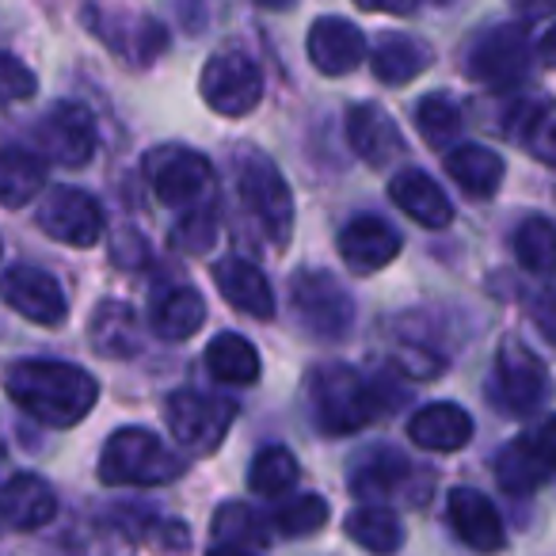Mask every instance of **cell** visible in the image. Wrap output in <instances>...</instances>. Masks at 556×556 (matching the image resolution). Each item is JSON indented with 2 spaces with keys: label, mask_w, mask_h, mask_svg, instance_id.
I'll return each instance as SVG.
<instances>
[{
  "label": "cell",
  "mask_w": 556,
  "mask_h": 556,
  "mask_svg": "<svg viewBox=\"0 0 556 556\" xmlns=\"http://www.w3.org/2000/svg\"><path fill=\"white\" fill-rule=\"evenodd\" d=\"M309 408L325 434H355L378 416V393L348 363H320L309 374Z\"/></svg>",
  "instance_id": "obj_2"
},
{
  "label": "cell",
  "mask_w": 556,
  "mask_h": 556,
  "mask_svg": "<svg viewBox=\"0 0 556 556\" xmlns=\"http://www.w3.org/2000/svg\"><path fill=\"white\" fill-rule=\"evenodd\" d=\"M39 229L70 248H92L103 237V206L77 187H54L39 206Z\"/></svg>",
  "instance_id": "obj_12"
},
{
  "label": "cell",
  "mask_w": 556,
  "mask_h": 556,
  "mask_svg": "<svg viewBox=\"0 0 556 556\" xmlns=\"http://www.w3.org/2000/svg\"><path fill=\"white\" fill-rule=\"evenodd\" d=\"M214 237H217V214L210 206L187 214L176 225V232H172V240L179 248H187V252H206V248H214Z\"/></svg>",
  "instance_id": "obj_38"
},
{
  "label": "cell",
  "mask_w": 556,
  "mask_h": 556,
  "mask_svg": "<svg viewBox=\"0 0 556 556\" xmlns=\"http://www.w3.org/2000/svg\"><path fill=\"white\" fill-rule=\"evenodd\" d=\"M325 522H328V503L313 492L294 495V500H287L270 515V526H275L282 538H309V533L325 530Z\"/></svg>",
  "instance_id": "obj_34"
},
{
  "label": "cell",
  "mask_w": 556,
  "mask_h": 556,
  "mask_svg": "<svg viewBox=\"0 0 556 556\" xmlns=\"http://www.w3.org/2000/svg\"><path fill=\"white\" fill-rule=\"evenodd\" d=\"M214 538L217 545H232V548H248V545H263L267 530H263L260 515L244 503H225L222 510L214 515Z\"/></svg>",
  "instance_id": "obj_36"
},
{
  "label": "cell",
  "mask_w": 556,
  "mask_h": 556,
  "mask_svg": "<svg viewBox=\"0 0 556 556\" xmlns=\"http://www.w3.org/2000/svg\"><path fill=\"white\" fill-rule=\"evenodd\" d=\"M389 199H393L412 222L424 225V229H446V225L454 222V206H450L446 191L419 168L396 172L393 184H389Z\"/></svg>",
  "instance_id": "obj_19"
},
{
  "label": "cell",
  "mask_w": 556,
  "mask_h": 556,
  "mask_svg": "<svg viewBox=\"0 0 556 556\" xmlns=\"http://www.w3.org/2000/svg\"><path fill=\"white\" fill-rule=\"evenodd\" d=\"M548 477L545 457L538 454L533 439H518L495 454V480L507 495H533Z\"/></svg>",
  "instance_id": "obj_29"
},
{
  "label": "cell",
  "mask_w": 556,
  "mask_h": 556,
  "mask_svg": "<svg viewBox=\"0 0 556 556\" xmlns=\"http://www.w3.org/2000/svg\"><path fill=\"white\" fill-rule=\"evenodd\" d=\"M164 419H168L172 439L191 454H210L214 446H222L225 431L237 419V404L225 396H206L194 389H179L164 404Z\"/></svg>",
  "instance_id": "obj_9"
},
{
  "label": "cell",
  "mask_w": 556,
  "mask_h": 556,
  "mask_svg": "<svg viewBox=\"0 0 556 556\" xmlns=\"http://www.w3.org/2000/svg\"><path fill=\"white\" fill-rule=\"evenodd\" d=\"M553 393V378H548L545 363L533 355L526 343L503 340L495 351L492 381H488V401L503 412V416H533Z\"/></svg>",
  "instance_id": "obj_4"
},
{
  "label": "cell",
  "mask_w": 556,
  "mask_h": 556,
  "mask_svg": "<svg viewBox=\"0 0 556 556\" xmlns=\"http://www.w3.org/2000/svg\"><path fill=\"white\" fill-rule=\"evenodd\" d=\"M240 199L260 222L263 237L275 248H287L294 240V194L287 187V176L260 153H244L237 164Z\"/></svg>",
  "instance_id": "obj_5"
},
{
  "label": "cell",
  "mask_w": 556,
  "mask_h": 556,
  "mask_svg": "<svg viewBox=\"0 0 556 556\" xmlns=\"http://www.w3.org/2000/svg\"><path fill=\"white\" fill-rule=\"evenodd\" d=\"M507 4L522 20H541V16H553L556 12V0H507Z\"/></svg>",
  "instance_id": "obj_42"
},
{
  "label": "cell",
  "mask_w": 556,
  "mask_h": 556,
  "mask_svg": "<svg viewBox=\"0 0 556 556\" xmlns=\"http://www.w3.org/2000/svg\"><path fill=\"white\" fill-rule=\"evenodd\" d=\"M416 488V469L401 450L374 446L355 457L351 465V492L370 495V500H408L419 503L424 495L412 492Z\"/></svg>",
  "instance_id": "obj_14"
},
{
  "label": "cell",
  "mask_w": 556,
  "mask_h": 556,
  "mask_svg": "<svg viewBox=\"0 0 556 556\" xmlns=\"http://www.w3.org/2000/svg\"><path fill=\"white\" fill-rule=\"evenodd\" d=\"M408 434L419 450L431 454H457L462 446H469L472 439V419L457 404H427L412 416Z\"/></svg>",
  "instance_id": "obj_21"
},
{
  "label": "cell",
  "mask_w": 556,
  "mask_h": 556,
  "mask_svg": "<svg viewBox=\"0 0 556 556\" xmlns=\"http://www.w3.org/2000/svg\"><path fill=\"white\" fill-rule=\"evenodd\" d=\"M206 325V302L199 290L191 287H172L156 294L153 302V332L168 343L191 340L199 328Z\"/></svg>",
  "instance_id": "obj_27"
},
{
  "label": "cell",
  "mask_w": 556,
  "mask_h": 556,
  "mask_svg": "<svg viewBox=\"0 0 556 556\" xmlns=\"http://www.w3.org/2000/svg\"><path fill=\"white\" fill-rule=\"evenodd\" d=\"M146 176L153 184V194L164 206H194L206 199L210 184H214V168L202 153L184 146H156L146 156Z\"/></svg>",
  "instance_id": "obj_10"
},
{
  "label": "cell",
  "mask_w": 556,
  "mask_h": 556,
  "mask_svg": "<svg viewBox=\"0 0 556 556\" xmlns=\"http://www.w3.org/2000/svg\"><path fill=\"white\" fill-rule=\"evenodd\" d=\"M340 255L355 275H374L401 255V232L378 214H358L340 229Z\"/></svg>",
  "instance_id": "obj_16"
},
{
  "label": "cell",
  "mask_w": 556,
  "mask_h": 556,
  "mask_svg": "<svg viewBox=\"0 0 556 556\" xmlns=\"http://www.w3.org/2000/svg\"><path fill=\"white\" fill-rule=\"evenodd\" d=\"M206 366L225 386H252L260 378V351L237 332H222L206 348Z\"/></svg>",
  "instance_id": "obj_31"
},
{
  "label": "cell",
  "mask_w": 556,
  "mask_h": 556,
  "mask_svg": "<svg viewBox=\"0 0 556 556\" xmlns=\"http://www.w3.org/2000/svg\"><path fill=\"white\" fill-rule=\"evenodd\" d=\"M431 65V47L412 35H386L370 50V70L381 85H412Z\"/></svg>",
  "instance_id": "obj_26"
},
{
  "label": "cell",
  "mask_w": 556,
  "mask_h": 556,
  "mask_svg": "<svg viewBox=\"0 0 556 556\" xmlns=\"http://www.w3.org/2000/svg\"><path fill=\"white\" fill-rule=\"evenodd\" d=\"M123 548H126L123 533H118L111 522H100V518L80 522L70 538L73 556H123Z\"/></svg>",
  "instance_id": "obj_37"
},
{
  "label": "cell",
  "mask_w": 556,
  "mask_h": 556,
  "mask_svg": "<svg viewBox=\"0 0 556 556\" xmlns=\"http://www.w3.org/2000/svg\"><path fill=\"white\" fill-rule=\"evenodd\" d=\"M88 340L100 351L103 358H130L141 348V325L138 313L126 302H103L92 313V325H88Z\"/></svg>",
  "instance_id": "obj_25"
},
{
  "label": "cell",
  "mask_w": 556,
  "mask_h": 556,
  "mask_svg": "<svg viewBox=\"0 0 556 556\" xmlns=\"http://www.w3.org/2000/svg\"><path fill=\"white\" fill-rule=\"evenodd\" d=\"M446 172L465 194L488 199V194L500 191L503 176H507V164L488 146H457L446 153Z\"/></svg>",
  "instance_id": "obj_24"
},
{
  "label": "cell",
  "mask_w": 556,
  "mask_h": 556,
  "mask_svg": "<svg viewBox=\"0 0 556 556\" xmlns=\"http://www.w3.org/2000/svg\"><path fill=\"white\" fill-rule=\"evenodd\" d=\"M42 187H47V164H42V156L24 146L4 149V161H0V199H4V206L12 210L27 206Z\"/></svg>",
  "instance_id": "obj_28"
},
{
  "label": "cell",
  "mask_w": 556,
  "mask_h": 556,
  "mask_svg": "<svg viewBox=\"0 0 556 556\" xmlns=\"http://www.w3.org/2000/svg\"><path fill=\"white\" fill-rule=\"evenodd\" d=\"M214 282H217V294H222L232 309L248 313V317H255V320L275 317V290H270L267 275H263L252 260H240V255L217 260Z\"/></svg>",
  "instance_id": "obj_17"
},
{
  "label": "cell",
  "mask_w": 556,
  "mask_h": 556,
  "mask_svg": "<svg viewBox=\"0 0 556 556\" xmlns=\"http://www.w3.org/2000/svg\"><path fill=\"white\" fill-rule=\"evenodd\" d=\"M450 526L454 533L477 553H500L507 545V533H503V518L492 507L484 492L477 488H454L450 492Z\"/></svg>",
  "instance_id": "obj_18"
},
{
  "label": "cell",
  "mask_w": 556,
  "mask_h": 556,
  "mask_svg": "<svg viewBox=\"0 0 556 556\" xmlns=\"http://www.w3.org/2000/svg\"><path fill=\"white\" fill-rule=\"evenodd\" d=\"M538 54H541V62H545L548 70H556V24L548 27V35L538 42Z\"/></svg>",
  "instance_id": "obj_43"
},
{
  "label": "cell",
  "mask_w": 556,
  "mask_h": 556,
  "mask_svg": "<svg viewBox=\"0 0 556 556\" xmlns=\"http://www.w3.org/2000/svg\"><path fill=\"white\" fill-rule=\"evenodd\" d=\"M309 62L325 77H348L366 62V35L343 16H320L309 27Z\"/></svg>",
  "instance_id": "obj_15"
},
{
  "label": "cell",
  "mask_w": 556,
  "mask_h": 556,
  "mask_svg": "<svg viewBox=\"0 0 556 556\" xmlns=\"http://www.w3.org/2000/svg\"><path fill=\"white\" fill-rule=\"evenodd\" d=\"M348 141L370 168H386L393 156L404 153V138L396 123L378 103H358L348 115Z\"/></svg>",
  "instance_id": "obj_20"
},
{
  "label": "cell",
  "mask_w": 556,
  "mask_h": 556,
  "mask_svg": "<svg viewBox=\"0 0 556 556\" xmlns=\"http://www.w3.org/2000/svg\"><path fill=\"white\" fill-rule=\"evenodd\" d=\"M510 138L541 164H553L556 168V100L545 96H533L522 100L510 115Z\"/></svg>",
  "instance_id": "obj_23"
},
{
  "label": "cell",
  "mask_w": 556,
  "mask_h": 556,
  "mask_svg": "<svg viewBox=\"0 0 556 556\" xmlns=\"http://www.w3.org/2000/svg\"><path fill=\"white\" fill-rule=\"evenodd\" d=\"M54 515H58V500L47 480L35 477V472L9 477V484H4V522H9V530L16 533L39 530Z\"/></svg>",
  "instance_id": "obj_22"
},
{
  "label": "cell",
  "mask_w": 556,
  "mask_h": 556,
  "mask_svg": "<svg viewBox=\"0 0 556 556\" xmlns=\"http://www.w3.org/2000/svg\"><path fill=\"white\" fill-rule=\"evenodd\" d=\"M515 255L530 275H556V222L530 214L515 229Z\"/></svg>",
  "instance_id": "obj_32"
},
{
  "label": "cell",
  "mask_w": 556,
  "mask_h": 556,
  "mask_svg": "<svg viewBox=\"0 0 556 556\" xmlns=\"http://www.w3.org/2000/svg\"><path fill=\"white\" fill-rule=\"evenodd\" d=\"M533 446H538V454L545 457L548 469H556V416H548L545 424L538 427V434H533Z\"/></svg>",
  "instance_id": "obj_40"
},
{
  "label": "cell",
  "mask_w": 556,
  "mask_h": 556,
  "mask_svg": "<svg viewBox=\"0 0 556 556\" xmlns=\"http://www.w3.org/2000/svg\"><path fill=\"white\" fill-rule=\"evenodd\" d=\"M206 556H255V553H248V548H232V545H214Z\"/></svg>",
  "instance_id": "obj_45"
},
{
  "label": "cell",
  "mask_w": 556,
  "mask_h": 556,
  "mask_svg": "<svg viewBox=\"0 0 556 556\" xmlns=\"http://www.w3.org/2000/svg\"><path fill=\"white\" fill-rule=\"evenodd\" d=\"M416 126L431 149H454L457 134H462V111L446 96H427L416 108Z\"/></svg>",
  "instance_id": "obj_35"
},
{
  "label": "cell",
  "mask_w": 556,
  "mask_h": 556,
  "mask_svg": "<svg viewBox=\"0 0 556 556\" xmlns=\"http://www.w3.org/2000/svg\"><path fill=\"white\" fill-rule=\"evenodd\" d=\"M0 88H4V100L20 103V100H31L39 80H35V73L16 54H4L0 58Z\"/></svg>",
  "instance_id": "obj_39"
},
{
  "label": "cell",
  "mask_w": 556,
  "mask_h": 556,
  "mask_svg": "<svg viewBox=\"0 0 556 556\" xmlns=\"http://www.w3.org/2000/svg\"><path fill=\"white\" fill-rule=\"evenodd\" d=\"M42 156L65 164V168H80L96 156L100 146V134H96V118L80 103H54V108L42 115L39 130H35Z\"/></svg>",
  "instance_id": "obj_11"
},
{
  "label": "cell",
  "mask_w": 556,
  "mask_h": 556,
  "mask_svg": "<svg viewBox=\"0 0 556 556\" xmlns=\"http://www.w3.org/2000/svg\"><path fill=\"white\" fill-rule=\"evenodd\" d=\"M530 58H533L530 31L522 24H500L469 47L465 73L477 85L495 88V92H510V88H518L530 77Z\"/></svg>",
  "instance_id": "obj_6"
},
{
  "label": "cell",
  "mask_w": 556,
  "mask_h": 556,
  "mask_svg": "<svg viewBox=\"0 0 556 556\" xmlns=\"http://www.w3.org/2000/svg\"><path fill=\"white\" fill-rule=\"evenodd\" d=\"M298 484V462L287 446H263L252 457V469H248V488L263 500H278Z\"/></svg>",
  "instance_id": "obj_33"
},
{
  "label": "cell",
  "mask_w": 556,
  "mask_h": 556,
  "mask_svg": "<svg viewBox=\"0 0 556 556\" xmlns=\"http://www.w3.org/2000/svg\"><path fill=\"white\" fill-rule=\"evenodd\" d=\"M290 302H294L298 325L317 340H340L355 320L348 287L328 270H298L290 282Z\"/></svg>",
  "instance_id": "obj_7"
},
{
  "label": "cell",
  "mask_w": 556,
  "mask_h": 556,
  "mask_svg": "<svg viewBox=\"0 0 556 556\" xmlns=\"http://www.w3.org/2000/svg\"><path fill=\"white\" fill-rule=\"evenodd\" d=\"M184 477V457H176L146 427H123L103 442L100 480L111 488H161Z\"/></svg>",
  "instance_id": "obj_3"
},
{
  "label": "cell",
  "mask_w": 556,
  "mask_h": 556,
  "mask_svg": "<svg viewBox=\"0 0 556 556\" xmlns=\"http://www.w3.org/2000/svg\"><path fill=\"white\" fill-rule=\"evenodd\" d=\"M355 4L366 12H393V16H408V12H416L419 0H355Z\"/></svg>",
  "instance_id": "obj_41"
},
{
  "label": "cell",
  "mask_w": 556,
  "mask_h": 556,
  "mask_svg": "<svg viewBox=\"0 0 556 556\" xmlns=\"http://www.w3.org/2000/svg\"><path fill=\"white\" fill-rule=\"evenodd\" d=\"M4 389L24 416L47 427H77L100 401V381L73 363L24 358L9 366Z\"/></svg>",
  "instance_id": "obj_1"
},
{
  "label": "cell",
  "mask_w": 556,
  "mask_h": 556,
  "mask_svg": "<svg viewBox=\"0 0 556 556\" xmlns=\"http://www.w3.org/2000/svg\"><path fill=\"white\" fill-rule=\"evenodd\" d=\"M260 9H267V12H287V9H294V0H255Z\"/></svg>",
  "instance_id": "obj_44"
},
{
  "label": "cell",
  "mask_w": 556,
  "mask_h": 556,
  "mask_svg": "<svg viewBox=\"0 0 556 556\" xmlns=\"http://www.w3.org/2000/svg\"><path fill=\"white\" fill-rule=\"evenodd\" d=\"M4 302L27 317L31 325L42 328H58L65 317H70V302H65L58 278L42 267H31V263H12L9 275H4Z\"/></svg>",
  "instance_id": "obj_13"
},
{
  "label": "cell",
  "mask_w": 556,
  "mask_h": 556,
  "mask_svg": "<svg viewBox=\"0 0 556 556\" xmlns=\"http://www.w3.org/2000/svg\"><path fill=\"white\" fill-rule=\"evenodd\" d=\"M199 92L210 111H217L225 118H244L263 100V73L240 50H222V54H214L202 65Z\"/></svg>",
  "instance_id": "obj_8"
},
{
  "label": "cell",
  "mask_w": 556,
  "mask_h": 556,
  "mask_svg": "<svg viewBox=\"0 0 556 556\" xmlns=\"http://www.w3.org/2000/svg\"><path fill=\"white\" fill-rule=\"evenodd\" d=\"M348 538L374 556H393L404 545V522L389 507H355L343 522Z\"/></svg>",
  "instance_id": "obj_30"
}]
</instances>
